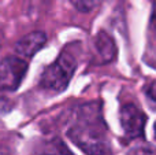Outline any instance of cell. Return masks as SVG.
Here are the masks:
<instances>
[{
    "label": "cell",
    "instance_id": "1",
    "mask_svg": "<svg viewBox=\"0 0 156 155\" xmlns=\"http://www.w3.org/2000/svg\"><path fill=\"white\" fill-rule=\"evenodd\" d=\"M67 136L88 155H104L110 151L100 103L92 102L78 107L74 113V121L67 129Z\"/></svg>",
    "mask_w": 156,
    "mask_h": 155
},
{
    "label": "cell",
    "instance_id": "2",
    "mask_svg": "<svg viewBox=\"0 0 156 155\" xmlns=\"http://www.w3.org/2000/svg\"><path fill=\"white\" fill-rule=\"evenodd\" d=\"M77 69V60L74 55L63 51L54 63L44 70L40 80L41 88L52 92H62L67 88L71 77Z\"/></svg>",
    "mask_w": 156,
    "mask_h": 155
},
{
    "label": "cell",
    "instance_id": "3",
    "mask_svg": "<svg viewBox=\"0 0 156 155\" xmlns=\"http://www.w3.org/2000/svg\"><path fill=\"white\" fill-rule=\"evenodd\" d=\"M27 71V62L19 56H7L0 60V89L15 91Z\"/></svg>",
    "mask_w": 156,
    "mask_h": 155
},
{
    "label": "cell",
    "instance_id": "4",
    "mask_svg": "<svg viewBox=\"0 0 156 155\" xmlns=\"http://www.w3.org/2000/svg\"><path fill=\"white\" fill-rule=\"evenodd\" d=\"M119 120L125 135L130 139L141 137L144 135L147 124V115L136 104H125L119 113Z\"/></svg>",
    "mask_w": 156,
    "mask_h": 155
},
{
    "label": "cell",
    "instance_id": "5",
    "mask_svg": "<svg viewBox=\"0 0 156 155\" xmlns=\"http://www.w3.org/2000/svg\"><path fill=\"white\" fill-rule=\"evenodd\" d=\"M47 43V34L44 32H33L27 36L22 37L15 44L16 56L22 58H32L36 52H38Z\"/></svg>",
    "mask_w": 156,
    "mask_h": 155
},
{
    "label": "cell",
    "instance_id": "6",
    "mask_svg": "<svg viewBox=\"0 0 156 155\" xmlns=\"http://www.w3.org/2000/svg\"><path fill=\"white\" fill-rule=\"evenodd\" d=\"M94 47H96V51L99 54V56L101 58V62H104V63L111 62L115 58V55H116L115 41L104 30H101L96 36V38H94Z\"/></svg>",
    "mask_w": 156,
    "mask_h": 155
},
{
    "label": "cell",
    "instance_id": "7",
    "mask_svg": "<svg viewBox=\"0 0 156 155\" xmlns=\"http://www.w3.org/2000/svg\"><path fill=\"white\" fill-rule=\"evenodd\" d=\"M33 155H73V153L59 137H52L38 143L33 150Z\"/></svg>",
    "mask_w": 156,
    "mask_h": 155
},
{
    "label": "cell",
    "instance_id": "8",
    "mask_svg": "<svg viewBox=\"0 0 156 155\" xmlns=\"http://www.w3.org/2000/svg\"><path fill=\"white\" fill-rule=\"evenodd\" d=\"M70 3L81 13H89L99 5L100 0H70Z\"/></svg>",
    "mask_w": 156,
    "mask_h": 155
},
{
    "label": "cell",
    "instance_id": "9",
    "mask_svg": "<svg viewBox=\"0 0 156 155\" xmlns=\"http://www.w3.org/2000/svg\"><path fill=\"white\" fill-rule=\"evenodd\" d=\"M127 155H156V147L151 144H141L132 148Z\"/></svg>",
    "mask_w": 156,
    "mask_h": 155
},
{
    "label": "cell",
    "instance_id": "10",
    "mask_svg": "<svg viewBox=\"0 0 156 155\" xmlns=\"http://www.w3.org/2000/svg\"><path fill=\"white\" fill-rule=\"evenodd\" d=\"M145 93L154 103H156V81H152L148 85H145Z\"/></svg>",
    "mask_w": 156,
    "mask_h": 155
},
{
    "label": "cell",
    "instance_id": "11",
    "mask_svg": "<svg viewBox=\"0 0 156 155\" xmlns=\"http://www.w3.org/2000/svg\"><path fill=\"white\" fill-rule=\"evenodd\" d=\"M151 26H152V29H154V32H155V34H156V7L154 8V13H152Z\"/></svg>",
    "mask_w": 156,
    "mask_h": 155
},
{
    "label": "cell",
    "instance_id": "12",
    "mask_svg": "<svg viewBox=\"0 0 156 155\" xmlns=\"http://www.w3.org/2000/svg\"><path fill=\"white\" fill-rule=\"evenodd\" d=\"M0 155H10L8 151H0Z\"/></svg>",
    "mask_w": 156,
    "mask_h": 155
},
{
    "label": "cell",
    "instance_id": "13",
    "mask_svg": "<svg viewBox=\"0 0 156 155\" xmlns=\"http://www.w3.org/2000/svg\"><path fill=\"white\" fill-rule=\"evenodd\" d=\"M154 129H155V137H156V124H155V126H154Z\"/></svg>",
    "mask_w": 156,
    "mask_h": 155
}]
</instances>
